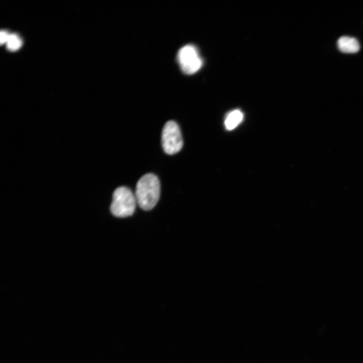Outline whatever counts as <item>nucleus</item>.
<instances>
[{
    "label": "nucleus",
    "mask_w": 363,
    "mask_h": 363,
    "mask_svg": "<svg viewBox=\"0 0 363 363\" xmlns=\"http://www.w3.org/2000/svg\"><path fill=\"white\" fill-rule=\"evenodd\" d=\"M161 185L155 175L149 173L143 176L136 185L135 196L140 207L144 210L153 209L160 199Z\"/></svg>",
    "instance_id": "obj_1"
},
{
    "label": "nucleus",
    "mask_w": 363,
    "mask_h": 363,
    "mask_svg": "<svg viewBox=\"0 0 363 363\" xmlns=\"http://www.w3.org/2000/svg\"><path fill=\"white\" fill-rule=\"evenodd\" d=\"M135 194L126 187L117 188L113 195V201L110 209L112 213L118 217L131 216L137 204Z\"/></svg>",
    "instance_id": "obj_2"
},
{
    "label": "nucleus",
    "mask_w": 363,
    "mask_h": 363,
    "mask_svg": "<svg viewBox=\"0 0 363 363\" xmlns=\"http://www.w3.org/2000/svg\"><path fill=\"white\" fill-rule=\"evenodd\" d=\"M162 144L164 152L169 155H175L182 149V136L179 126L175 121H169L165 125L162 134Z\"/></svg>",
    "instance_id": "obj_3"
},
{
    "label": "nucleus",
    "mask_w": 363,
    "mask_h": 363,
    "mask_svg": "<svg viewBox=\"0 0 363 363\" xmlns=\"http://www.w3.org/2000/svg\"><path fill=\"white\" fill-rule=\"evenodd\" d=\"M177 60L181 70L188 75L197 72L203 64L197 48L192 44H187L179 51Z\"/></svg>",
    "instance_id": "obj_4"
},
{
    "label": "nucleus",
    "mask_w": 363,
    "mask_h": 363,
    "mask_svg": "<svg viewBox=\"0 0 363 363\" xmlns=\"http://www.w3.org/2000/svg\"><path fill=\"white\" fill-rule=\"evenodd\" d=\"M338 47L340 51L344 53H357L360 49L358 40L354 37L343 36L338 40Z\"/></svg>",
    "instance_id": "obj_5"
},
{
    "label": "nucleus",
    "mask_w": 363,
    "mask_h": 363,
    "mask_svg": "<svg viewBox=\"0 0 363 363\" xmlns=\"http://www.w3.org/2000/svg\"><path fill=\"white\" fill-rule=\"evenodd\" d=\"M243 113L239 110L231 112L226 118L225 126L227 129L231 130L235 129L242 121Z\"/></svg>",
    "instance_id": "obj_6"
},
{
    "label": "nucleus",
    "mask_w": 363,
    "mask_h": 363,
    "mask_svg": "<svg viewBox=\"0 0 363 363\" xmlns=\"http://www.w3.org/2000/svg\"><path fill=\"white\" fill-rule=\"evenodd\" d=\"M22 41L20 37L15 33L10 34L6 43L7 48L10 51L14 52L19 50L22 46Z\"/></svg>",
    "instance_id": "obj_7"
},
{
    "label": "nucleus",
    "mask_w": 363,
    "mask_h": 363,
    "mask_svg": "<svg viewBox=\"0 0 363 363\" xmlns=\"http://www.w3.org/2000/svg\"><path fill=\"white\" fill-rule=\"evenodd\" d=\"M10 34L6 30H2L1 31V34H0V36H1V38H0V42H1V44L7 43Z\"/></svg>",
    "instance_id": "obj_8"
}]
</instances>
